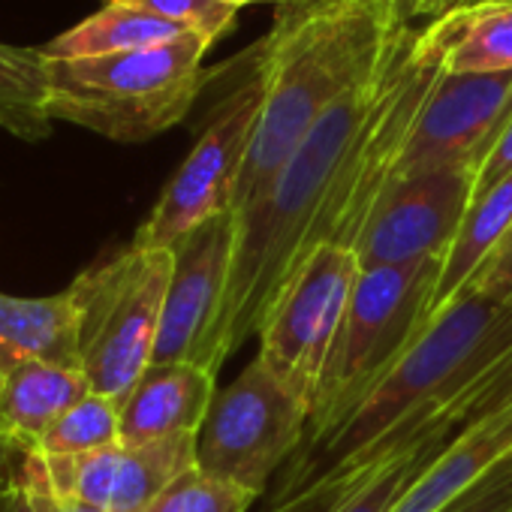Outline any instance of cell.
<instances>
[{
  "label": "cell",
  "mask_w": 512,
  "mask_h": 512,
  "mask_svg": "<svg viewBox=\"0 0 512 512\" xmlns=\"http://www.w3.org/2000/svg\"><path fill=\"white\" fill-rule=\"evenodd\" d=\"M235 256V214H220L172 247L154 362H190L217 371L223 356V311Z\"/></svg>",
  "instance_id": "cell-10"
},
{
  "label": "cell",
  "mask_w": 512,
  "mask_h": 512,
  "mask_svg": "<svg viewBox=\"0 0 512 512\" xmlns=\"http://www.w3.org/2000/svg\"><path fill=\"white\" fill-rule=\"evenodd\" d=\"M28 362L82 368L79 299L73 287L46 299L0 293V389Z\"/></svg>",
  "instance_id": "cell-15"
},
{
  "label": "cell",
  "mask_w": 512,
  "mask_h": 512,
  "mask_svg": "<svg viewBox=\"0 0 512 512\" xmlns=\"http://www.w3.org/2000/svg\"><path fill=\"white\" fill-rule=\"evenodd\" d=\"M509 458H512V455H509Z\"/></svg>",
  "instance_id": "cell-34"
},
{
  "label": "cell",
  "mask_w": 512,
  "mask_h": 512,
  "mask_svg": "<svg viewBox=\"0 0 512 512\" xmlns=\"http://www.w3.org/2000/svg\"><path fill=\"white\" fill-rule=\"evenodd\" d=\"M446 73H512V0H476L443 13Z\"/></svg>",
  "instance_id": "cell-18"
},
{
  "label": "cell",
  "mask_w": 512,
  "mask_h": 512,
  "mask_svg": "<svg viewBox=\"0 0 512 512\" xmlns=\"http://www.w3.org/2000/svg\"><path fill=\"white\" fill-rule=\"evenodd\" d=\"M479 166L461 163L392 181L374 205L353 250L362 272L443 260L476 199Z\"/></svg>",
  "instance_id": "cell-9"
},
{
  "label": "cell",
  "mask_w": 512,
  "mask_h": 512,
  "mask_svg": "<svg viewBox=\"0 0 512 512\" xmlns=\"http://www.w3.org/2000/svg\"><path fill=\"white\" fill-rule=\"evenodd\" d=\"M91 383L82 368L28 362L0 389V437L19 452H37L52 425L85 395Z\"/></svg>",
  "instance_id": "cell-16"
},
{
  "label": "cell",
  "mask_w": 512,
  "mask_h": 512,
  "mask_svg": "<svg viewBox=\"0 0 512 512\" xmlns=\"http://www.w3.org/2000/svg\"><path fill=\"white\" fill-rule=\"evenodd\" d=\"M181 37H190V31L160 16H151L136 7L103 4V10H97L76 28L58 34L46 46H40V52L46 61H79V58L154 49V46L175 43Z\"/></svg>",
  "instance_id": "cell-17"
},
{
  "label": "cell",
  "mask_w": 512,
  "mask_h": 512,
  "mask_svg": "<svg viewBox=\"0 0 512 512\" xmlns=\"http://www.w3.org/2000/svg\"><path fill=\"white\" fill-rule=\"evenodd\" d=\"M509 172H512V115H509V121L503 124L497 142L491 145V151H488V157H485V163H482V169H479L476 196L485 193V190H488L491 184H497L500 178H506ZM473 202H476V199H473Z\"/></svg>",
  "instance_id": "cell-28"
},
{
  "label": "cell",
  "mask_w": 512,
  "mask_h": 512,
  "mask_svg": "<svg viewBox=\"0 0 512 512\" xmlns=\"http://www.w3.org/2000/svg\"><path fill=\"white\" fill-rule=\"evenodd\" d=\"M359 272L353 247L323 244L284 287L256 335L260 359L305 401L308 413L341 335Z\"/></svg>",
  "instance_id": "cell-8"
},
{
  "label": "cell",
  "mask_w": 512,
  "mask_h": 512,
  "mask_svg": "<svg viewBox=\"0 0 512 512\" xmlns=\"http://www.w3.org/2000/svg\"><path fill=\"white\" fill-rule=\"evenodd\" d=\"M211 40L190 34L166 46L46 64V112L112 142H148L181 124L214 76Z\"/></svg>",
  "instance_id": "cell-3"
},
{
  "label": "cell",
  "mask_w": 512,
  "mask_h": 512,
  "mask_svg": "<svg viewBox=\"0 0 512 512\" xmlns=\"http://www.w3.org/2000/svg\"><path fill=\"white\" fill-rule=\"evenodd\" d=\"M106 4L118 7H136L151 16H160L172 25L187 28L190 34H199L205 40H220L232 31L241 7L229 4V0H106Z\"/></svg>",
  "instance_id": "cell-24"
},
{
  "label": "cell",
  "mask_w": 512,
  "mask_h": 512,
  "mask_svg": "<svg viewBox=\"0 0 512 512\" xmlns=\"http://www.w3.org/2000/svg\"><path fill=\"white\" fill-rule=\"evenodd\" d=\"M260 109L263 79L253 61L250 76L211 109L196 145L169 178L130 244L172 250L187 232L235 211L250 142L260 124Z\"/></svg>",
  "instance_id": "cell-7"
},
{
  "label": "cell",
  "mask_w": 512,
  "mask_h": 512,
  "mask_svg": "<svg viewBox=\"0 0 512 512\" xmlns=\"http://www.w3.org/2000/svg\"><path fill=\"white\" fill-rule=\"evenodd\" d=\"M229 4H235V7H244V4H260V0H229Z\"/></svg>",
  "instance_id": "cell-33"
},
{
  "label": "cell",
  "mask_w": 512,
  "mask_h": 512,
  "mask_svg": "<svg viewBox=\"0 0 512 512\" xmlns=\"http://www.w3.org/2000/svg\"><path fill=\"white\" fill-rule=\"evenodd\" d=\"M398 13L407 25H413L416 19H440V4L437 0H395Z\"/></svg>",
  "instance_id": "cell-31"
},
{
  "label": "cell",
  "mask_w": 512,
  "mask_h": 512,
  "mask_svg": "<svg viewBox=\"0 0 512 512\" xmlns=\"http://www.w3.org/2000/svg\"><path fill=\"white\" fill-rule=\"evenodd\" d=\"M121 443V401L88 392L43 437V455H85Z\"/></svg>",
  "instance_id": "cell-20"
},
{
  "label": "cell",
  "mask_w": 512,
  "mask_h": 512,
  "mask_svg": "<svg viewBox=\"0 0 512 512\" xmlns=\"http://www.w3.org/2000/svg\"><path fill=\"white\" fill-rule=\"evenodd\" d=\"M413 28V25H407ZM404 28V31H407ZM401 31V37H404ZM365 73L299 142L290 160L235 214V256L223 311V356L229 359L247 338L260 335L272 305L293 281V275L323 247V226L344 175V166L371 118L392 55Z\"/></svg>",
  "instance_id": "cell-1"
},
{
  "label": "cell",
  "mask_w": 512,
  "mask_h": 512,
  "mask_svg": "<svg viewBox=\"0 0 512 512\" xmlns=\"http://www.w3.org/2000/svg\"><path fill=\"white\" fill-rule=\"evenodd\" d=\"M0 512H40V509L31 503V497L25 494L19 476H16L4 491H0Z\"/></svg>",
  "instance_id": "cell-30"
},
{
  "label": "cell",
  "mask_w": 512,
  "mask_h": 512,
  "mask_svg": "<svg viewBox=\"0 0 512 512\" xmlns=\"http://www.w3.org/2000/svg\"><path fill=\"white\" fill-rule=\"evenodd\" d=\"M311 413L256 356L223 392L196 437V467L263 497L308 440Z\"/></svg>",
  "instance_id": "cell-6"
},
{
  "label": "cell",
  "mask_w": 512,
  "mask_h": 512,
  "mask_svg": "<svg viewBox=\"0 0 512 512\" xmlns=\"http://www.w3.org/2000/svg\"><path fill=\"white\" fill-rule=\"evenodd\" d=\"M512 455V404L464 425L419 473L392 512H446Z\"/></svg>",
  "instance_id": "cell-14"
},
{
  "label": "cell",
  "mask_w": 512,
  "mask_h": 512,
  "mask_svg": "<svg viewBox=\"0 0 512 512\" xmlns=\"http://www.w3.org/2000/svg\"><path fill=\"white\" fill-rule=\"evenodd\" d=\"M449 440H434L428 446H419L413 452H407L404 458H398L395 464L383 467L380 473H374L368 482L356 485L353 491H347L332 509L326 512H392L398 506V500L407 494V488L419 479V473L431 464V458L446 446Z\"/></svg>",
  "instance_id": "cell-22"
},
{
  "label": "cell",
  "mask_w": 512,
  "mask_h": 512,
  "mask_svg": "<svg viewBox=\"0 0 512 512\" xmlns=\"http://www.w3.org/2000/svg\"><path fill=\"white\" fill-rule=\"evenodd\" d=\"M28 452H19L13 443H7L4 437H0V491H4L22 470V461H25Z\"/></svg>",
  "instance_id": "cell-29"
},
{
  "label": "cell",
  "mask_w": 512,
  "mask_h": 512,
  "mask_svg": "<svg viewBox=\"0 0 512 512\" xmlns=\"http://www.w3.org/2000/svg\"><path fill=\"white\" fill-rule=\"evenodd\" d=\"M464 290L479 293V296L500 302V305H512V229L488 253V260L476 269V275L470 278V284Z\"/></svg>",
  "instance_id": "cell-26"
},
{
  "label": "cell",
  "mask_w": 512,
  "mask_h": 512,
  "mask_svg": "<svg viewBox=\"0 0 512 512\" xmlns=\"http://www.w3.org/2000/svg\"><path fill=\"white\" fill-rule=\"evenodd\" d=\"M214 398L217 371L190 362H151L121 401V443L199 437Z\"/></svg>",
  "instance_id": "cell-13"
},
{
  "label": "cell",
  "mask_w": 512,
  "mask_h": 512,
  "mask_svg": "<svg viewBox=\"0 0 512 512\" xmlns=\"http://www.w3.org/2000/svg\"><path fill=\"white\" fill-rule=\"evenodd\" d=\"M169 278V247L127 244L70 284L79 299V350L91 392L124 401L154 362Z\"/></svg>",
  "instance_id": "cell-5"
},
{
  "label": "cell",
  "mask_w": 512,
  "mask_h": 512,
  "mask_svg": "<svg viewBox=\"0 0 512 512\" xmlns=\"http://www.w3.org/2000/svg\"><path fill=\"white\" fill-rule=\"evenodd\" d=\"M440 269L443 260H422L359 272L341 335L311 407L308 452L320 449L362 407L431 326Z\"/></svg>",
  "instance_id": "cell-4"
},
{
  "label": "cell",
  "mask_w": 512,
  "mask_h": 512,
  "mask_svg": "<svg viewBox=\"0 0 512 512\" xmlns=\"http://www.w3.org/2000/svg\"><path fill=\"white\" fill-rule=\"evenodd\" d=\"M43 461L61 494L112 512H145L160 491L196 467V437L115 443L85 455H43Z\"/></svg>",
  "instance_id": "cell-12"
},
{
  "label": "cell",
  "mask_w": 512,
  "mask_h": 512,
  "mask_svg": "<svg viewBox=\"0 0 512 512\" xmlns=\"http://www.w3.org/2000/svg\"><path fill=\"white\" fill-rule=\"evenodd\" d=\"M407 22L395 0H293L256 46L263 109L235 211L256 199L308 130L395 46Z\"/></svg>",
  "instance_id": "cell-2"
},
{
  "label": "cell",
  "mask_w": 512,
  "mask_h": 512,
  "mask_svg": "<svg viewBox=\"0 0 512 512\" xmlns=\"http://www.w3.org/2000/svg\"><path fill=\"white\" fill-rule=\"evenodd\" d=\"M506 404H512V344L506 347V353L497 359L494 368H488L470 386H464L455 398H449V404L440 410V416L458 434L464 425L485 419L488 413H494Z\"/></svg>",
  "instance_id": "cell-23"
},
{
  "label": "cell",
  "mask_w": 512,
  "mask_h": 512,
  "mask_svg": "<svg viewBox=\"0 0 512 512\" xmlns=\"http://www.w3.org/2000/svg\"><path fill=\"white\" fill-rule=\"evenodd\" d=\"M512 115V73H440L419 109L395 181L476 163Z\"/></svg>",
  "instance_id": "cell-11"
},
{
  "label": "cell",
  "mask_w": 512,
  "mask_h": 512,
  "mask_svg": "<svg viewBox=\"0 0 512 512\" xmlns=\"http://www.w3.org/2000/svg\"><path fill=\"white\" fill-rule=\"evenodd\" d=\"M437 4H440V16H443V13H449V10H455V7H464L467 0H437Z\"/></svg>",
  "instance_id": "cell-32"
},
{
  "label": "cell",
  "mask_w": 512,
  "mask_h": 512,
  "mask_svg": "<svg viewBox=\"0 0 512 512\" xmlns=\"http://www.w3.org/2000/svg\"><path fill=\"white\" fill-rule=\"evenodd\" d=\"M446 512H512V458Z\"/></svg>",
  "instance_id": "cell-27"
},
{
  "label": "cell",
  "mask_w": 512,
  "mask_h": 512,
  "mask_svg": "<svg viewBox=\"0 0 512 512\" xmlns=\"http://www.w3.org/2000/svg\"><path fill=\"white\" fill-rule=\"evenodd\" d=\"M256 500L260 497L253 491L190 467L160 491L145 512H250Z\"/></svg>",
  "instance_id": "cell-21"
},
{
  "label": "cell",
  "mask_w": 512,
  "mask_h": 512,
  "mask_svg": "<svg viewBox=\"0 0 512 512\" xmlns=\"http://www.w3.org/2000/svg\"><path fill=\"white\" fill-rule=\"evenodd\" d=\"M46 58L40 49L0 43V130L22 142L52 136L46 112Z\"/></svg>",
  "instance_id": "cell-19"
},
{
  "label": "cell",
  "mask_w": 512,
  "mask_h": 512,
  "mask_svg": "<svg viewBox=\"0 0 512 512\" xmlns=\"http://www.w3.org/2000/svg\"><path fill=\"white\" fill-rule=\"evenodd\" d=\"M19 482H22L25 494L31 497V503L40 512H112V509H103V506H94V503H85V500H76V497L61 494L52 485L49 470H46V461H43L40 452H28L25 455L22 470H19Z\"/></svg>",
  "instance_id": "cell-25"
}]
</instances>
